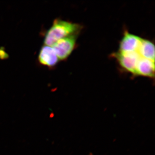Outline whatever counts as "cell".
Wrapping results in <instances>:
<instances>
[{
    "instance_id": "cell-7",
    "label": "cell",
    "mask_w": 155,
    "mask_h": 155,
    "mask_svg": "<svg viewBox=\"0 0 155 155\" xmlns=\"http://www.w3.org/2000/svg\"><path fill=\"white\" fill-rule=\"evenodd\" d=\"M138 53L142 58L155 62L154 45L150 41L142 39Z\"/></svg>"
},
{
    "instance_id": "cell-6",
    "label": "cell",
    "mask_w": 155,
    "mask_h": 155,
    "mask_svg": "<svg viewBox=\"0 0 155 155\" xmlns=\"http://www.w3.org/2000/svg\"><path fill=\"white\" fill-rule=\"evenodd\" d=\"M135 75L154 77L155 62L140 57L137 66Z\"/></svg>"
},
{
    "instance_id": "cell-5",
    "label": "cell",
    "mask_w": 155,
    "mask_h": 155,
    "mask_svg": "<svg viewBox=\"0 0 155 155\" xmlns=\"http://www.w3.org/2000/svg\"><path fill=\"white\" fill-rule=\"evenodd\" d=\"M38 60L42 66L52 68L58 64L59 59L53 48L45 45L41 49Z\"/></svg>"
},
{
    "instance_id": "cell-1",
    "label": "cell",
    "mask_w": 155,
    "mask_h": 155,
    "mask_svg": "<svg viewBox=\"0 0 155 155\" xmlns=\"http://www.w3.org/2000/svg\"><path fill=\"white\" fill-rule=\"evenodd\" d=\"M82 26L78 24L56 19L45 35L44 44L52 47L61 39L73 35L78 34Z\"/></svg>"
},
{
    "instance_id": "cell-3",
    "label": "cell",
    "mask_w": 155,
    "mask_h": 155,
    "mask_svg": "<svg viewBox=\"0 0 155 155\" xmlns=\"http://www.w3.org/2000/svg\"><path fill=\"white\" fill-rule=\"evenodd\" d=\"M114 56L123 69L136 75L137 66L141 57L137 52L126 53L119 52Z\"/></svg>"
},
{
    "instance_id": "cell-2",
    "label": "cell",
    "mask_w": 155,
    "mask_h": 155,
    "mask_svg": "<svg viewBox=\"0 0 155 155\" xmlns=\"http://www.w3.org/2000/svg\"><path fill=\"white\" fill-rule=\"evenodd\" d=\"M78 34L73 35L61 39L52 46L59 60H65L75 48Z\"/></svg>"
},
{
    "instance_id": "cell-4",
    "label": "cell",
    "mask_w": 155,
    "mask_h": 155,
    "mask_svg": "<svg viewBox=\"0 0 155 155\" xmlns=\"http://www.w3.org/2000/svg\"><path fill=\"white\" fill-rule=\"evenodd\" d=\"M142 39L141 38L126 31L120 42L119 52H138Z\"/></svg>"
}]
</instances>
